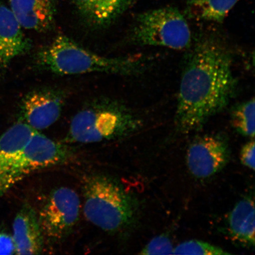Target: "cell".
I'll list each match as a JSON object with an SVG mask.
<instances>
[{
  "mask_svg": "<svg viewBox=\"0 0 255 255\" xmlns=\"http://www.w3.org/2000/svg\"><path fill=\"white\" fill-rule=\"evenodd\" d=\"M187 50L175 116V126L183 133L199 130L224 110L238 87L232 53L218 36L201 35Z\"/></svg>",
  "mask_w": 255,
  "mask_h": 255,
  "instance_id": "1",
  "label": "cell"
},
{
  "mask_svg": "<svg viewBox=\"0 0 255 255\" xmlns=\"http://www.w3.org/2000/svg\"><path fill=\"white\" fill-rule=\"evenodd\" d=\"M142 56L107 57L97 55L60 35L37 52L35 62L38 68L62 75L89 73L133 75L147 68L150 63Z\"/></svg>",
  "mask_w": 255,
  "mask_h": 255,
  "instance_id": "2",
  "label": "cell"
},
{
  "mask_svg": "<svg viewBox=\"0 0 255 255\" xmlns=\"http://www.w3.org/2000/svg\"><path fill=\"white\" fill-rule=\"evenodd\" d=\"M83 194L86 219L102 231L119 234L135 222V200L113 178L102 174L85 178Z\"/></svg>",
  "mask_w": 255,
  "mask_h": 255,
  "instance_id": "3",
  "label": "cell"
},
{
  "mask_svg": "<svg viewBox=\"0 0 255 255\" xmlns=\"http://www.w3.org/2000/svg\"><path fill=\"white\" fill-rule=\"evenodd\" d=\"M141 121L125 105L112 100H98L86 105L71 121L67 139L71 142L111 141L134 132Z\"/></svg>",
  "mask_w": 255,
  "mask_h": 255,
  "instance_id": "4",
  "label": "cell"
},
{
  "mask_svg": "<svg viewBox=\"0 0 255 255\" xmlns=\"http://www.w3.org/2000/svg\"><path fill=\"white\" fill-rule=\"evenodd\" d=\"M133 44L187 50L193 42L189 24L177 8L146 11L135 18L129 33Z\"/></svg>",
  "mask_w": 255,
  "mask_h": 255,
  "instance_id": "5",
  "label": "cell"
},
{
  "mask_svg": "<svg viewBox=\"0 0 255 255\" xmlns=\"http://www.w3.org/2000/svg\"><path fill=\"white\" fill-rule=\"evenodd\" d=\"M71 155L66 146L36 132L0 179V196L28 175L61 164Z\"/></svg>",
  "mask_w": 255,
  "mask_h": 255,
  "instance_id": "6",
  "label": "cell"
},
{
  "mask_svg": "<svg viewBox=\"0 0 255 255\" xmlns=\"http://www.w3.org/2000/svg\"><path fill=\"white\" fill-rule=\"evenodd\" d=\"M81 209L75 191L66 187L53 190L37 214L44 238L57 242L68 237L79 221Z\"/></svg>",
  "mask_w": 255,
  "mask_h": 255,
  "instance_id": "7",
  "label": "cell"
},
{
  "mask_svg": "<svg viewBox=\"0 0 255 255\" xmlns=\"http://www.w3.org/2000/svg\"><path fill=\"white\" fill-rule=\"evenodd\" d=\"M230 149L221 134L199 136L191 143L186 155L190 173L197 178H207L218 173L228 163Z\"/></svg>",
  "mask_w": 255,
  "mask_h": 255,
  "instance_id": "8",
  "label": "cell"
},
{
  "mask_svg": "<svg viewBox=\"0 0 255 255\" xmlns=\"http://www.w3.org/2000/svg\"><path fill=\"white\" fill-rule=\"evenodd\" d=\"M63 105L61 92L49 89L32 91L22 103L21 121L37 131L46 129L58 120Z\"/></svg>",
  "mask_w": 255,
  "mask_h": 255,
  "instance_id": "9",
  "label": "cell"
},
{
  "mask_svg": "<svg viewBox=\"0 0 255 255\" xmlns=\"http://www.w3.org/2000/svg\"><path fill=\"white\" fill-rule=\"evenodd\" d=\"M29 39L11 9L0 4V68L7 66L16 57L31 49Z\"/></svg>",
  "mask_w": 255,
  "mask_h": 255,
  "instance_id": "10",
  "label": "cell"
},
{
  "mask_svg": "<svg viewBox=\"0 0 255 255\" xmlns=\"http://www.w3.org/2000/svg\"><path fill=\"white\" fill-rule=\"evenodd\" d=\"M11 10L21 27L38 32L52 30L55 24V0H9Z\"/></svg>",
  "mask_w": 255,
  "mask_h": 255,
  "instance_id": "11",
  "label": "cell"
},
{
  "mask_svg": "<svg viewBox=\"0 0 255 255\" xmlns=\"http://www.w3.org/2000/svg\"><path fill=\"white\" fill-rule=\"evenodd\" d=\"M12 239L15 253L37 255L43 251L44 237L38 216L30 205H24L14 219Z\"/></svg>",
  "mask_w": 255,
  "mask_h": 255,
  "instance_id": "12",
  "label": "cell"
},
{
  "mask_svg": "<svg viewBox=\"0 0 255 255\" xmlns=\"http://www.w3.org/2000/svg\"><path fill=\"white\" fill-rule=\"evenodd\" d=\"M83 21L91 27L110 26L136 0H72Z\"/></svg>",
  "mask_w": 255,
  "mask_h": 255,
  "instance_id": "13",
  "label": "cell"
},
{
  "mask_svg": "<svg viewBox=\"0 0 255 255\" xmlns=\"http://www.w3.org/2000/svg\"><path fill=\"white\" fill-rule=\"evenodd\" d=\"M255 205L251 196L239 201L229 213V234L234 240L249 247L255 246Z\"/></svg>",
  "mask_w": 255,
  "mask_h": 255,
  "instance_id": "14",
  "label": "cell"
},
{
  "mask_svg": "<svg viewBox=\"0 0 255 255\" xmlns=\"http://www.w3.org/2000/svg\"><path fill=\"white\" fill-rule=\"evenodd\" d=\"M36 132L20 121L0 136V179Z\"/></svg>",
  "mask_w": 255,
  "mask_h": 255,
  "instance_id": "15",
  "label": "cell"
},
{
  "mask_svg": "<svg viewBox=\"0 0 255 255\" xmlns=\"http://www.w3.org/2000/svg\"><path fill=\"white\" fill-rule=\"evenodd\" d=\"M239 0H188L189 17L195 20L221 23Z\"/></svg>",
  "mask_w": 255,
  "mask_h": 255,
  "instance_id": "16",
  "label": "cell"
},
{
  "mask_svg": "<svg viewBox=\"0 0 255 255\" xmlns=\"http://www.w3.org/2000/svg\"><path fill=\"white\" fill-rule=\"evenodd\" d=\"M254 98L239 104L233 108L232 124L241 135L254 138L255 136Z\"/></svg>",
  "mask_w": 255,
  "mask_h": 255,
  "instance_id": "17",
  "label": "cell"
},
{
  "mask_svg": "<svg viewBox=\"0 0 255 255\" xmlns=\"http://www.w3.org/2000/svg\"><path fill=\"white\" fill-rule=\"evenodd\" d=\"M173 254L197 255H231L223 249L207 242L191 240L184 242L174 248Z\"/></svg>",
  "mask_w": 255,
  "mask_h": 255,
  "instance_id": "18",
  "label": "cell"
},
{
  "mask_svg": "<svg viewBox=\"0 0 255 255\" xmlns=\"http://www.w3.org/2000/svg\"><path fill=\"white\" fill-rule=\"evenodd\" d=\"M173 244L167 236L153 238L140 253L142 255H171L174 253Z\"/></svg>",
  "mask_w": 255,
  "mask_h": 255,
  "instance_id": "19",
  "label": "cell"
},
{
  "mask_svg": "<svg viewBox=\"0 0 255 255\" xmlns=\"http://www.w3.org/2000/svg\"><path fill=\"white\" fill-rule=\"evenodd\" d=\"M255 141L252 140L242 147L241 160L242 164L251 170H255Z\"/></svg>",
  "mask_w": 255,
  "mask_h": 255,
  "instance_id": "20",
  "label": "cell"
},
{
  "mask_svg": "<svg viewBox=\"0 0 255 255\" xmlns=\"http://www.w3.org/2000/svg\"><path fill=\"white\" fill-rule=\"evenodd\" d=\"M15 253L13 239L6 233L0 232V255H12Z\"/></svg>",
  "mask_w": 255,
  "mask_h": 255,
  "instance_id": "21",
  "label": "cell"
}]
</instances>
